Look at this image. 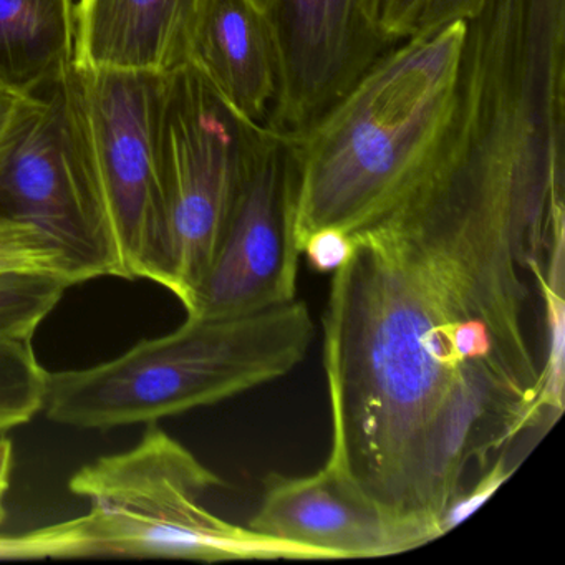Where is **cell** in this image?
Here are the masks:
<instances>
[{"label":"cell","instance_id":"15","mask_svg":"<svg viewBox=\"0 0 565 565\" xmlns=\"http://www.w3.org/2000/svg\"><path fill=\"white\" fill-rule=\"evenodd\" d=\"M47 376L32 340L0 339V433L28 425L42 412Z\"/></svg>","mask_w":565,"mask_h":565},{"label":"cell","instance_id":"1","mask_svg":"<svg viewBox=\"0 0 565 565\" xmlns=\"http://www.w3.org/2000/svg\"><path fill=\"white\" fill-rule=\"evenodd\" d=\"M322 316L327 461L393 514L438 524L518 436L541 426V279L565 211L422 186L350 231Z\"/></svg>","mask_w":565,"mask_h":565},{"label":"cell","instance_id":"3","mask_svg":"<svg viewBox=\"0 0 565 565\" xmlns=\"http://www.w3.org/2000/svg\"><path fill=\"white\" fill-rule=\"evenodd\" d=\"M316 335L309 307L297 299L247 316L186 317L110 362L49 372L42 412L82 429L150 425L282 379Z\"/></svg>","mask_w":565,"mask_h":565},{"label":"cell","instance_id":"19","mask_svg":"<svg viewBox=\"0 0 565 565\" xmlns=\"http://www.w3.org/2000/svg\"><path fill=\"white\" fill-rule=\"evenodd\" d=\"M515 471V466H509L505 452H501L499 458L492 462L488 471L482 472L479 481L476 482L475 488L466 489L462 494H459L451 504L448 505L441 518L438 521L439 534H448L449 531L461 524L466 518L478 511L505 481L509 476Z\"/></svg>","mask_w":565,"mask_h":565},{"label":"cell","instance_id":"6","mask_svg":"<svg viewBox=\"0 0 565 565\" xmlns=\"http://www.w3.org/2000/svg\"><path fill=\"white\" fill-rule=\"evenodd\" d=\"M167 77L74 65L64 82L78 148L120 254L121 279L153 280L160 260Z\"/></svg>","mask_w":565,"mask_h":565},{"label":"cell","instance_id":"9","mask_svg":"<svg viewBox=\"0 0 565 565\" xmlns=\"http://www.w3.org/2000/svg\"><path fill=\"white\" fill-rule=\"evenodd\" d=\"M276 42L277 92L267 125L309 127L390 47L382 0H259Z\"/></svg>","mask_w":565,"mask_h":565},{"label":"cell","instance_id":"18","mask_svg":"<svg viewBox=\"0 0 565 565\" xmlns=\"http://www.w3.org/2000/svg\"><path fill=\"white\" fill-rule=\"evenodd\" d=\"M484 0H382L380 25L392 44L468 21Z\"/></svg>","mask_w":565,"mask_h":565},{"label":"cell","instance_id":"8","mask_svg":"<svg viewBox=\"0 0 565 565\" xmlns=\"http://www.w3.org/2000/svg\"><path fill=\"white\" fill-rule=\"evenodd\" d=\"M300 257L289 141L263 124L223 239L186 317L247 316L290 302Z\"/></svg>","mask_w":565,"mask_h":565},{"label":"cell","instance_id":"4","mask_svg":"<svg viewBox=\"0 0 565 565\" xmlns=\"http://www.w3.org/2000/svg\"><path fill=\"white\" fill-rule=\"evenodd\" d=\"M223 484L157 423L135 448L102 456L68 481L90 504L95 557L323 561L313 548L277 541L204 508L203 495Z\"/></svg>","mask_w":565,"mask_h":565},{"label":"cell","instance_id":"21","mask_svg":"<svg viewBox=\"0 0 565 565\" xmlns=\"http://www.w3.org/2000/svg\"><path fill=\"white\" fill-rule=\"evenodd\" d=\"M29 98L31 97H22V95L12 94V92L0 87V160L8 150L15 125H18L19 117H21Z\"/></svg>","mask_w":565,"mask_h":565},{"label":"cell","instance_id":"10","mask_svg":"<svg viewBox=\"0 0 565 565\" xmlns=\"http://www.w3.org/2000/svg\"><path fill=\"white\" fill-rule=\"evenodd\" d=\"M249 527L326 558L403 554L441 537L422 519L393 514L329 462L307 476L269 475Z\"/></svg>","mask_w":565,"mask_h":565},{"label":"cell","instance_id":"17","mask_svg":"<svg viewBox=\"0 0 565 565\" xmlns=\"http://www.w3.org/2000/svg\"><path fill=\"white\" fill-rule=\"evenodd\" d=\"M0 274H45L77 286L64 250L31 224L0 217Z\"/></svg>","mask_w":565,"mask_h":565},{"label":"cell","instance_id":"20","mask_svg":"<svg viewBox=\"0 0 565 565\" xmlns=\"http://www.w3.org/2000/svg\"><path fill=\"white\" fill-rule=\"evenodd\" d=\"M352 236L339 227L313 231L302 244V257L317 274H333L352 254Z\"/></svg>","mask_w":565,"mask_h":565},{"label":"cell","instance_id":"11","mask_svg":"<svg viewBox=\"0 0 565 565\" xmlns=\"http://www.w3.org/2000/svg\"><path fill=\"white\" fill-rule=\"evenodd\" d=\"M207 0H77L75 67L170 75L190 65Z\"/></svg>","mask_w":565,"mask_h":565},{"label":"cell","instance_id":"13","mask_svg":"<svg viewBox=\"0 0 565 565\" xmlns=\"http://www.w3.org/2000/svg\"><path fill=\"white\" fill-rule=\"evenodd\" d=\"M77 0H0V87L38 97L74 67Z\"/></svg>","mask_w":565,"mask_h":565},{"label":"cell","instance_id":"16","mask_svg":"<svg viewBox=\"0 0 565 565\" xmlns=\"http://www.w3.org/2000/svg\"><path fill=\"white\" fill-rule=\"evenodd\" d=\"M68 287L45 274H0V339L32 340Z\"/></svg>","mask_w":565,"mask_h":565},{"label":"cell","instance_id":"12","mask_svg":"<svg viewBox=\"0 0 565 565\" xmlns=\"http://www.w3.org/2000/svg\"><path fill=\"white\" fill-rule=\"evenodd\" d=\"M190 65L241 117L263 124L276 98L277 54L259 0H207Z\"/></svg>","mask_w":565,"mask_h":565},{"label":"cell","instance_id":"22","mask_svg":"<svg viewBox=\"0 0 565 565\" xmlns=\"http://www.w3.org/2000/svg\"><path fill=\"white\" fill-rule=\"evenodd\" d=\"M12 469H14V443L9 438H0V524L8 519L6 495L11 488Z\"/></svg>","mask_w":565,"mask_h":565},{"label":"cell","instance_id":"14","mask_svg":"<svg viewBox=\"0 0 565 565\" xmlns=\"http://www.w3.org/2000/svg\"><path fill=\"white\" fill-rule=\"evenodd\" d=\"M544 360L539 412L551 426L564 413L565 385V241L555 246L541 279Z\"/></svg>","mask_w":565,"mask_h":565},{"label":"cell","instance_id":"5","mask_svg":"<svg viewBox=\"0 0 565 565\" xmlns=\"http://www.w3.org/2000/svg\"><path fill=\"white\" fill-rule=\"evenodd\" d=\"M260 125L184 65L167 77L161 117L163 241L153 282L190 306L233 211Z\"/></svg>","mask_w":565,"mask_h":565},{"label":"cell","instance_id":"7","mask_svg":"<svg viewBox=\"0 0 565 565\" xmlns=\"http://www.w3.org/2000/svg\"><path fill=\"white\" fill-rule=\"evenodd\" d=\"M64 82L29 98L19 117L0 160V217L47 234L64 250L77 284L124 277L78 148Z\"/></svg>","mask_w":565,"mask_h":565},{"label":"cell","instance_id":"2","mask_svg":"<svg viewBox=\"0 0 565 565\" xmlns=\"http://www.w3.org/2000/svg\"><path fill=\"white\" fill-rule=\"evenodd\" d=\"M466 21L392 45L309 127L284 134L292 158L296 243L353 231L425 171L448 127Z\"/></svg>","mask_w":565,"mask_h":565}]
</instances>
